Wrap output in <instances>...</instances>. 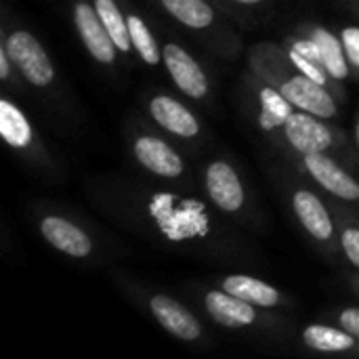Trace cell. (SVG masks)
Segmentation results:
<instances>
[{
  "instance_id": "cell-1",
  "label": "cell",
  "mask_w": 359,
  "mask_h": 359,
  "mask_svg": "<svg viewBox=\"0 0 359 359\" xmlns=\"http://www.w3.org/2000/svg\"><path fill=\"white\" fill-rule=\"evenodd\" d=\"M6 50L13 63L21 69V74L34 86L50 84L55 72L48 55L40 46V42L29 32H13L6 40Z\"/></svg>"
},
{
  "instance_id": "cell-2",
  "label": "cell",
  "mask_w": 359,
  "mask_h": 359,
  "mask_svg": "<svg viewBox=\"0 0 359 359\" xmlns=\"http://www.w3.org/2000/svg\"><path fill=\"white\" fill-rule=\"evenodd\" d=\"M74 19H76V27H78L80 38H82L84 46L88 48V53L101 63H111L116 57V44H114L109 32L105 29L99 13L93 6H88L86 2H80V4H76Z\"/></svg>"
},
{
  "instance_id": "cell-3",
  "label": "cell",
  "mask_w": 359,
  "mask_h": 359,
  "mask_svg": "<svg viewBox=\"0 0 359 359\" xmlns=\"http://www.w3.org/2000/svg\"><path fill=\"white\" fill-rule=\"evenodd\" d=\"M282 93L292 105L301 107L303 111H309L320 118L337 116V105L332 97L324 90V84H318L307 76H294L286 80L282 84Z\"/></svg>"
},
{
  "instance_id": "cell-4",
  "label": "cell",
  "mask_w": 359,
  "mask_h": 359,
  "mask_svg": "<svg viewBox=\"0 0 359 359\" xmlns=\"http://www.w3.org/2000/svg\"><path fill=\"white\" fill-rule=\"evenodd\" d=\"M164 63L175 80V84L189 97L200 99L206 95L208 90V82L206 76L202 72V67L189 57V53H185L179 44H166L162 50Z\"/></svg>"
},
{
  "instance_id": "cell-5",
  "label": "cell",
  "mask_w": 359,
  "mask_h": 359,
  "mask_svg": "<svg viewBox=\"0 0 359 359\" xmlns=\"http://www.w3.org/2000/svg\"><path fill=\"white\" fill-rule=\"evenodd\" d=\"M206 187L212 198V202L227 210L233 212L244 204V189L242 183L236 175V170L225 164V162H212L206 170Z\"/></svg>"
},
{
  "instance_id": "cell-6",
  "label": "cell",
  "mask_w": 359,
  "mask_h": 359,
  "mask_svg": "<svg viewBox=\"0 0 359 359\" xmlns=\"http://www.w3.org/2000/svg\"><path fill=\"white\" fill-rule=\"evenodd\" d=\"M307 170L313 175V179L324 185L330 194L343 198V200H359V183L349 177L341 166H337L330 158L320 154H307L305 158Z\"/></svg>"
},
{
  "instance_id": "cell-7",
  "label": "cell",
  "mask_w": 359,
  "mask_h": 359,
  "mask_svg": "<svg viewBox=\"0 0 359 359\" xmlns=\"http://www.w3.org/2000/svg\"><path fill=\"white\" fill-rule=\"evenodd\" d=\"M284 126H286L288 141L294 145V149H299L305 156L320 154L332 143L330 130L307 114H292Z\"/></svg>"
},
{
  "instance_id": "cell-8",
  "label": "cell",
  "mask_w": 359,
  "mask_h": 359,
  "mask_svg": "<svg viewBox=\"0 0 359 359\" xmlns=\"http://www.w3.org/2000/svg\"><path fill=\"white\" fill-rule=\"evenodd\" d=\"M40 231H42L44 240L50 242V246H55L57 250H61L69 257L84 259L93 250L88 236L61 217H46L40 225Z\"/></svg>"
},
{
  "instance_id": "cell-9",
  "label": "cell",
  "mask_w": 359,
  "mask_h": 359,
  "mask_svg": "<svg viewBox=\"0 0 359 359\" xmlns=\"http://www.w3.org/2000/svg\"><path fill=\"white\" fill-rule=\"evenodd\" d=\"M135 156L145 168H149L151 172H156L160 177L172 179L183 172V160L179 158V154L160 139L141 137L135 143Z\"/></svg>"
},
{
  "instance_id": "cell-10",
  "label": "cell",
  "mask_w": 359,
  "mask_h": 359,
  "mask_svg": "<svg viewBox=\"0 0 359 359\" xmlns=\"http://www.w3.org/2000/svg\"><path fill=\"white\" fill-rule=\"evenodd\" d=\"M151 311L156 316V320L175 337L183 339V341H196L200 337V324L198 320L177 301L168 299V297H154L151 299Z\"/></svg>"
},
{
  "instance_id": "cell-11",
  "label": "cell",
  "mask_w": 359,
  "mask_h": 359,
  "mask_svg": "<svg viewBox=\"0 0 359 359\" xmlns=\"http://www.w3.org/2000/svg\"><path fill=\"white\" fill-rule=\"evenodd\" d=\"M206 309L215 322L227 328H244L257 320L252 303H246L233 294L225 292H208L206 294Z\"/></svg>"
},
{
  "instance_id": "cell-12",
  "label": "cell",
  "mask_w": 359,
  "mask_h": 359,
  "mask_svg": "<svg viewBox=\"0 0 359 359\" xmlns=\"http://www.w3.org/2000/svg\"><path fill=\"white\" fill-rule=\"evenodd\" d=\"M151 116L158 120V124L179 137H196L200 130V124L194 114L166 95H160L151 101Z\"/></svg>"
},
{
  "instance_id": "cell-13",
  "label": "cell",
  "mask_w": 359,
  "mask_h": 359,
  "mask_svg": "<svg viewBox=\"0 0 359 359\" xmlns=\"http://www.w3.org/2000/svg\"><path fill=\"white\" fill-rule=\"evenodd\" d=\"M292 204H294V212H297L299 221L305 225V229L313 238L328 240L332 236V221H330L324 204L311 191H297Z\"/></svg>"
},
{
  "instance_id": "cell-14",
  "label": "cell",
  "mask_w": 359,
  "mask_h": 359,
  "mask_svg": "<svg viewBox=\"0 0 359 359\" xmlns=\"http://www.w3.org/2000/svg\"><path fill=\"white\" fill-rule=\"evenodd\" d=\"M223 290L259 307H273L280 301V292L273 286L248 276H229L223 282Z\"/></svg>"
},
{
  "instance_id": "cell-15",
  "label": "cell",
  "mask_w": 359,
  "mask_h": 359,
  "mask_svg": "<svg viewBox=\"0 0 359 359\" xmlns=\"http://www.w3.org/2000/svg\"><path fill=\"white\" fill-rule=\"evenodd\" d=\"M0 133L11 147H27L32 141V128L25 116L11 103L0 101Z\"/></svg>"
},
{
  "instance_id": "cell-16",
  "label": "cell",
  "mask_w": 359,
  "mask_h": 359,
  "mask_svg": "<svg viewBox=\"0 0 359 359\" xmlns=\"http://www.w3.org/2000/svg\"><path fill=\"white\" fill-rule=\"evenodd\" d=\"M164 8L187 27L202 29L212 23L215 13L204 0H162Z\"/></svg>"
},
{
  "instance_id": "cell-17",
  "label": "cell",
  "mask_w": 359,
  "mask_h": 359,
  "mask_svg": "<svg viewBox=\"0 0 359 359\" xmlns=\"http://www.w3.org/2000/svg\"><path fill=\"white\" fill-rule=\"evenodd\" d=\"M303 339L309 347H313L318 351H347L353 347L351 332H343V330H337L330 326H320V324L305 328Z\"/></svg>"
},
{
  "instance_id": "cell-18",
  "label": "cell",
  "mask_w": 359,
  "mask_h": 359,
  "mask_svg": "<svg viewBox=\"0 0 359 359\" xmlns=\"http://www.w3.org/2000/svg\"><path fill=\"white\" fill-rule=\"evenodd\" d=\"M95 6H97V13L105 25V29L109 32L114 44L120 48V50H128L133 40H130V29H128V19L122 17L118 4L114 0H95Z\"/></svg>"
},
{
  "instance_id": "cell-19",
  "label": "cell",
  "mask_w": 359,
  "mask_h": 359,
  "mask_svg": "<svg viewBox=\"0 0 359 359\" xmlns=\"http://www.w3.org/2000/svg\"><path fill=\"white\" fill-rule=\"evenodd\" d=\"M261 126L265 130L278 128L282 124L288 122V118L292 116V103L286 99V95L282 90H273V88H263L261 90Z\"/></svg>"
},
{
  "instance_id": "cell-20",
  "label": "cell",
  "mask_w": 359,
  "mask_h": 359,
  "mask_svg": "<svg viewBox=\"0 0 359 359\" xmlns=\"http://www.w3.org/2000/svg\"><path fill=\"white\" fill-rule=\"evenodd\" d=\"M313 40L320 44L322 48V59H324V67L326 72L337 78V80H343L347 78L349 74V67H347V61H345V55H343V48L339 44V40L328 32V29H316L313 32Z\"/></svg>"
},
{
  "instance_id": "cell-21",
  "label": "cell",
  "mask_w": 359,
  "mask_h": 359,
  "mask_svg": "<svg viewBox=\"0 0 359 359\" xmlns=\"http://www.w3.org/2000/svg\"><path fill=\"white\" fill-rule=\"evenodd\" d=\"M128 29H130V40L135 44V48L139 50V55L143 57L145 63L149 65H156L160 61V50H158V44L151 36V32L147 29V25L139 19V17H128Z\"/></svg>"
},
{
  "instance_id": "cell-22",
  "label": "cell",
  "mask_w": 359,
  "mask_h": 359,
  "mask_svg": "<svg viewBox=\"0 0 359 359\" xmlns=\"http://www.w3.org/2000/svg\"><path fill=\"white\" fill-rule=\"evenodd\" d=\"M290 59H292V63H294L307 78L316 80L318 84H326V72L320 67V63H316V61L303 57V55L297 53V50H290Z\"/></svg>"
},
{
  "instance_id": "cell-23",
  "label": "cell",
  "mask_w": 359,
  "mask_h": 359,
  "mask_svg": "<svg viewBox=\"0 0 359 359\" xmlns=\"http://www.w3.org/2000/svg\"><path fill=\"white\" fill-rule=\"evenodd\" d=\"M343 248H345L347 259L359 267V229H353V227L345 229V233H343Z\"/></svg>"
},
{
  "instance_id": "cell-24",
  "label": "cell",
  "mask_w": 359,
  "mask_h": 359,
  "mask_svg": "<svg viewBox=\"0 0 359 359\" xmlns=\"http://www.w3.org/2000/svg\"><path fill=\"white\" fill-rule=\"evenodd\" d=\"M343 44L347 50V57L353 61L355 67H359V27H347L343 32Z\"/></svg>"
},
{
  "instance_id": "cell-25",
  "label": "cell",
  "mask_w": 359,
  "mask_h": 359,
  "mask_svg": "<svg viewBox=\"0 0 359 359\" xmlns=\"http://www.w3.org/2000/svg\"><path fill=\"white\" fill-rule=\"evenodd\" d=\"M292 50H297V53H301L303 57H307V59H311V61H316V63H322V65H324L322 48H320V44H318L313 38H311V40H299V42H294Z\"/></svg>"
},
{
  "instance_id": "cell-26",
  "label": "cell",
  "mask_w": 359,
  "mask_h": 359,
  "mask_svg": "<svg viewBox=\"0 0 359 359\" xmlns=\"http://www.w3.org/2000/svg\"><path fill=\"white\" fill-rule=\"evenodd\" d=\"M341 326L359 339V309H345L341 313Z\"/></svg>"
},
{
  "instance_id": "cell-27",
  "label": "cell",
  "mask_w": 359,
  "mask_h": 359,
  "mask_svg": "<svg viewBox=\"0 0 359 359\" xmlns=\"http://www.w3.org/2000/svg\"><path fill=\"white\" fill-rule=\"evenodd\" d=\"M8 59H11L8 50L6 48H0V78L2 80L8 78Z\"/></svg>"
},
{
  "instance_id": "cell-28",
  "label": "cell",
  "mask_w": 359,
  "mask_h": 359,
  "mask_svg": "<svg viewBox=\"0 0 359 359\" xmlns=\"http://www.w3.org/2000/svg\"><path fill=\"white\" fill-rule=\"evenodd\" d=\"M238 2H242V4H257V2H261V0H238Z\"/></svg>"
},
{
  "instance_id": "cell-29",
  "label": "cell",
  "mask_w": 359,
  "mask_h": 359,
  "mask_svg": "<svg viewBox=\"0 0 359 359\" xmlns=\"http://www.w3.org/2000/svg\"><path fill=\"white\" fill-rule=\"evenodd\" d=\"M358 137H359V128H358Z\"/></svg>"
}]
</instances>
